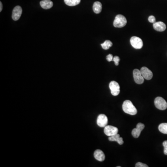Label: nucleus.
<instances>
[{
	"instance_id": "nucleus-1",
	"label": "nucleus",
	"mask_w": 167,
	"mask_h": 167,
	"mask_svg": "<svg viewBox=\"0 0 167 167\" xmlns=\"http://www.w3.org/2000/svg\"><path fill=\"white\" fill-rule=\"evenodd\" d=\"M122 108L125 113L130 115H135L138 112L136 108L133 104L129 100L124 101Z\"/></svg>"
},
{
	"instance_id": "nucleus-2",
	"label": "nucleus",
	"mask_w": 167,
	"mask_h": 167,
	"mask_svg": "<svg viewBox=\"0 0 167 167\" xmlns=\"http://www.w3.org/2000/svg\"><path fill=\"white\" fill-rule=\"evenodd\" d=\"M127 24V20L124 16L121 14H118L115 17L113 25L115 27H124Z\"/></svg>"
},
{
	"instance_id": "nucleus-3",
	"label": "nucleus",
	"mask_w": 167,
	"mask_h": 167,
	"mask_svg": "<svg viewBox=\"0 0 167 167\" xmlns=\"http://www.w3.org/2000/svg\"><path fill=\"white\" fill-rule=\"evenodd\" d=\"M155 106L156 108L160 110H165L167 108V103L162 97H158L154 101Z\"/></svg>"
},
{
	"instance_id": "nucleus-4",
	"label": "nucleus",
	"mask_w": 167,
	"mask_h": 167,
	"mask_svg": "<svg viewBox=\"0 0 167 167\" xmlns=\"http://www.w3.org/2000/svg\"><path fill=\"white\" fill-rule=\"evenodd\" d=\"M130 44L134 48L139 49L143 46V42L141 38L133 36L130 40Z\"/></svg>"
},
{
	"instance_id": "nucleus-5",
	"label": "nucleus",
	"mask_w": 167,
	"mask_h": 167,
	"mask_svg": "<svg viewBox=\"0 0 167 167\" xmlns=\"http://www.w3.org/2000/svg\"><path fill=\"white\" fill-rule=\"evenodd\" d=\"M109 87L111 91L112 95L114 96H117L119 94L120 90L119 83L115 81H112L110 83Z\"/></svg>"
},
{
	"instance_id": "nucleus-6",
	"label": "nucleus",
	"mask_w": 167,
	"mask_h": 167,
	"mask_svg": "<svg viewBox=\"0 0 167 167\" xmlns=\"http://www.w3.org/2000/svg\"><path fill=\"white\" fill-rule=\"evenodd\" d=\"M133 74L135 82L138 84H142L144 82L145 78L142 75L140 70L138 69H134Z\"/></svg>"
},
{
	"instance_id": "nucleus-7",
	"label": "nucleus",
	"mask_w": 167,
	"mask_h": 167,
	"mask_svg": "<svg viewBox=\"0 0 167 167\" xmlns=\"http://www.w3.org/2000/svg\"><path fill=\"white\" fill-rule=\"evenodd\" d=\"M119 129L113 126L106 125L104 127V133L107 136H110L117 134Z\"/></svg>"
},
{
	"instance_id": "nucleus-8",
	"label": "nucleus",
	"mask_w": 167,
	"mask_h": 167,
	"mask_svg": "<svg viewBox=\"0 0 167 167\" xmlns=\"http://www.w3.org/2000/svg\"><path fill=\"white\" fill-rule=\"evenodd\" d=\"M145 127V125H143V123H138V125H136V128L134 129L132 131V136L135 138H138L139 136H140L141 132L144 129Z\"/></svg>"
},
{
	"instance_id": "nucleus-9",
	"label": "nucleus",
	"mask_w": 167,
	"mask_h": 167,
	"mask_svg": "<svg viewBox=\"0 0 167 167\" xmlns=\"http://www.w3.org/2000/svg\"><path fill=\"white\" fill-rule=\"evenodd\" d=\"M141 74L145 79L146 80H151L153 77V73L151 70L146 67H142L141 68Z\"/></svg>"
},
{
	"instance_id": "nucleus-10",
	"label": "nucleus",
	"mask_w": 167,
	"mask_h": 167,
	"mask_svg": "<svg viewBox=\"0 0 167 167\" xmlns=\"http://www.w3.org/2000/svg\"><path fill=\"white\" fill-rule=\"evenodd\" d=\"M22 12V10L21 7L19 6H16L14 8L13 12H12V19L14 20H18Z\"/></svg>"
},
{
	"instance_id": "nucleus-11",
	"label": "nucleus",
	"mask_w": 167,
	"mask_h": 167,
	"mask_svg": "<svg viewBox=\"0 0 167 167\" xmlns=\"http://www.w3.org/2000/svg\"><path fill=\"white\" fill-rule=\"evenodd\" d=\"M108 123V119L104 114H100L97 117V124L100 127H105Z\"/></svg>"
},
{
	"instance_id": "nucleus-12",
	"label": "nucleus",
	"mask_w": 167,
	"mask_h": 167,
	"mask_svg": "<svg viewBox=\"0 0 167 167\" xmlns=\"http://www.w3.org/2000/svg\"><path fill=\"white\" fill-rule=\"evenodd\" d=\"M153 27L156 31L163 32L166 30V26L163 22L158 21L153 23Z\"/></svg>"
},
{
	"instance_id": "nucleus-13",
	"label": "nucleus",
	"mask_w": 167,
	"mask_h": 167,
	"mask_svg": "<svg viewBox=\"0 0 167 167\" xmlns=\"http://www.w3.org/2000/svg\"><path fill=\"white\" fill-rule=\"evenodd\" d=\"M94 157L96 160L98 161L103 162L105 159V155L104 153L100 149H97L94 153Z\"/></svg>"
},
{
	"instance_id": "nucleus-14",
	"label": "nucleus",
	"mask_w": 167,
	"mask_h": 167,
	"mask_svg": "<svg viewBox=\"0 0 167 167\" xmlns=\"http://www.w3.org/2000/svg\"><path fill=\"white\" fill-rule=\"evenodd\" d=\"M40 6L45 10L50 9L53 6V4L50 0H43L40 2Z\"/></svg>"
},
{
	"instance_id": "nucleus-15",
	"label": "nucleus",
	"mask_w": 167,
	"mask_h": 167,
	"mask_svg": "<svg viewBox=\"0 0 167 167\" xmlns=\"http://www.w3.org/2000/svg\"><path fill=\"white\" fill-rule=\"evenodd\" d=\"M109 140L110 141H111V142H113V141L117 142L120 145H123V138L120 137V135L118 133L115 134L112 136H110L109 138Z\"/></svg>"
},
{
	"instance_id": "nucleus-16",
	"label": "nucleus",
	"mask_w": 167,
	"mask_h": 167,
	"mask_svg": "<svg viewBox=\"0 0 167 167\" xmlns=\"http://www.w3.org/2000/svg\"><path fill=\"white\" fill-rule=\"evenodd\" d=\"M102 10V4L100 1H96L93 5V10L96 14H100Z\"/></svg>"
},
{
	"instance_id": "nucleus-17",
	"label": "nucleus",
	"mask_w": 167,
	"mask_h": 167,
	"mask_svg": "<svg viewBox=\"0 0 167 167\" xmlns=\"http://www.w3.org/2000/svg\"><path fill=\"white\" fill-rule=\"evenodd\" d=\"M81 0H64L66 5L69 6H75L78 5L80 3Z\"/></svg>"
},
{
	"instance_id": "nucleus-18",
	"label": "nucleus",
	"mask_w": 167,
	"mask_h": 167,
	"mask_svg": "<svg viewBox=\"0 0 167 167\" xmlns=\"http://www.w3.org/2000/svg\"><path fill=\"white\" fill-rule=\"evenodd\" d=\"M112 43L111 42L110 40H106L104 43L101 44L102 48L104 50H108L110 47L112 46Z\"/></svg>"
},
{
	"instance_id": "nucleus-19",
	"label": "nucleus",
	"mask_w": 167,
	"mask_h": 167,
	"mask_svg": "<svg viewBox=\"0 0 167 167\" xmlns=\"http://www.w3.org/2000/svg\"><path fill=\"white\" fill-rule=\"evenodd\" d=\"M158 129L163 134H167V123H161L159 125Z\"/></svg>"
},
{
	"instance_id": "nucleus-20",
	"label": "nucleus",
	"mask_w": 167,
	"mask_h": 167,
	"mask_svg": "<svg viewBox=\"0 0 167 167\" xmlns=\"http://www.w3.org/2000/svg\"><path fill=\"white\" fill-rule=\"evenodd\" d=\"M120 61V59L119 57V56H116L115 57H113V61L114 62L115 65H119V62Z\"/></svg>"
},
{
	"instance_id": "nucleus-21",
	"label": "nucleus",
	"mask_w": 167,
	"mask_h": 167,
	"mask_svg": "<svg viewBox=\"0 0 167 167\" xmlns=\"http://www.w3.org/2000/svg\"><path fill=\"white\" fill-rule=\"evenodd\" d=\"M162 145L164 147V154L165 155H167V141H164Z\"/></svg>"
},
{
	"instance_id": "nucleus-22",
	"label": "nucleus",
	"mask_w": 167,
	"mask_h": 167,
	"mask_svg": "<svg viewBox=\"0 0 167 167\" xmlns=\"http://www.w3.org/2000/svg\"><path fill=\"white\" fill-rule=\"evenodd\" d=\"M136 167H148V166L146 164H144L141 162L136 163L135 165Z\"/></svg>"
},
{
	"instance_id": "nucleus-23",
	"label": "nucleus",
	"mask_w": 167,
	"mask_h": 167,
	"mask_svg": "<svg viewBox=\"0 0 167 167\" xmlns=\"http://www.w3.org/2000/svg\"><path fill=\"white\" fill-rule=\"evenodd\" d=\"M148 20L149 22L153 23H154L156 22L155 18L153 16H150L149 17Z\"/></svg>"
},
{
	"instance_id": "nucleus-24",
	"label": "nucleus",
	"mask_w": 167,
	"mask_h": 167,
	"mask_svg": "<svg viewBox=\"0 0 167 167\" xmlns=\"http://www.w3.org/2000/svg\"><path fill=\"white\" fill-rule=\"evenodd\" d=\"M113 56L111 54H109L107 56L106 59L108 61L110 62L111 61H113Z\"/></svg>"
},
{
	"instance_id": "nucleus-25",
	"label": "nucleus",
	"mask_w": 167,
	"mask_h": 167,
	"mask_svg": "<svg viewBox=\"0 0 167 167\" xmlns=\"http://www.w3.org/2000/svg\"><path fill=\"white\" fill-rule=\"evenodd\" d=\"M3 10V4L1 3V1L0 2V12H1Z\"/></svg>"
}]
</instances>
